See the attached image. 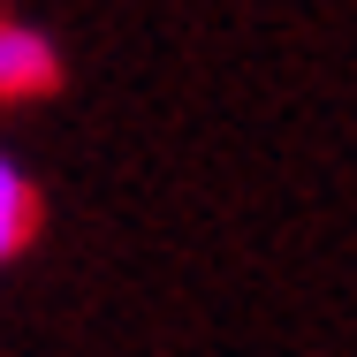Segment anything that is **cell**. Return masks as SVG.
Returning a JSON list of instances; mask_svg holds the SVG:
<instances>
[{
	"instance_id": "cell-1",
	"label": "cell",
	"mask_w": 357,
	"mask_h": 357,
	"mask_svg": "<svg viewBox=\"0 0 357 357\" xmlns=\"http://www.w3.org/2000/svg\"><path fill=\"white\" fill-rule=\"evenodd\" d=\"M46 84H54V46L23 23H0V99H23Z\"/></svg>"
},
{
	"instance_id": "cell-2",
	"label": "cell",
	"mask_w": 357,
	"mask_h": 357,
	"mask_svg": "<svg viewBox=\"0 0 357 357\" xmlns=\"http://www.w3.org/2000/svg\"><path fill=\"white\" fill-rule=\"evenodd\" d=\"M23 228H31V190H23V175L0 160V259L23 243Z\"/></svg>"
}]
</instances>
